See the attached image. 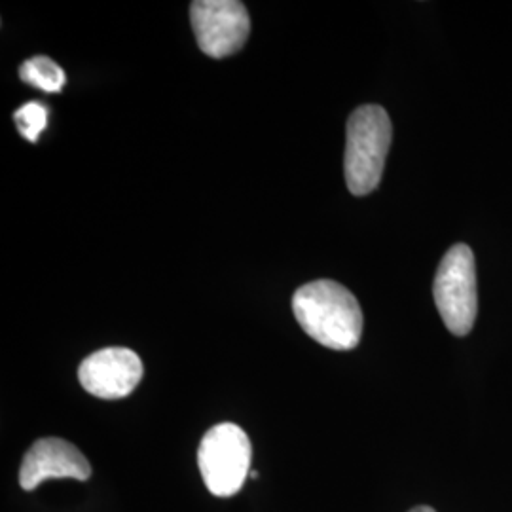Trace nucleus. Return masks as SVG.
<instances>
[{
	"label": "nucleus",
	"mask_w": 512,
	"mask_h": 512,
	"mask_svg": "<svg viewBox=\"0 0 512 512\" xmlns=\"http://www.w3.org/2000/svg\"><path fill=\"white\" fill-rule=\"evenodd\" d=\"M410 512H435L431 507H416V509H412Z\"/></svg>",
	"instance_id": "obj_10"
},
{
	"label": "nucleus",
	"mask_w": 512,
	"mask_h": 512,
	"mask_svg": "<svg viewBox=\"0 0 512 512\" xmlns=\"http://www.w3.org/2000/svg\"><path fill=\"white\" fill-rule=\"evenodd\" d=\"M293 311L304 332L325 348L349 351L361 342V306L336 281L319 279L300 287L293 296Z\"/></svg>",
	"instance_id": "obj_1"
},
{
	"label": "nucleus",
	"mask_w": 512,
	"mask_h": 512,
	"mask_svg": "<svg viewBox=\"0 0 512 512\" xmlns=\"http://www.w3.org/2000/svg\"><path fill=\"white\" fill-rule=\"evenodd\" d=\"M90 476L92 467L74 444L57 437H46L38 439L21 461L19 486L33 492L50 478H74L84 482Z\"/></svg>",
	"instance_id": "obj_7"
},
{
	"label": "nucleus",
	"mask_w": 512,
	"mask_h": 512,
	"mask_svg": "<svg viewBox=\"0 0 512 512\" xmlns=\"http://www.w3.org/2000/svg\"><path fill=\"white\" fill-rule=\"evenodd\" d=\"M433 294L446 329L456 336H467L475 325L478 310L475 256L471 247L459 243L448 249L440 262Z\"/></svg>",
	"instance_id": "obj_4"
},
{
	"label": "nucleus",
	"mask_w": 512,
	"mask_h": 512,
	"mask_svg": "<svg viewBox=\"0 0 512 512\" xmlns=\"http://www.w3.org/2000/svg\"><path fill=\"white\" fill-rule=\"evenodd\" d=\"M391 120L378 105H365L349 116L346 139V183L353 196L378 188L391 147Z\"/></svg>",
	"instance_id": "obj_2"
},
{
	"label": "nucleus",
	"mask_w": 512,
	"mask_h": 512,
	"mask_svg": "<svg viewBox=\"0 0 512 512\" xmlns=\"http://www.w3.org/2000/svg\"><path fill=\"white\" fill-rule=\"evenodd\" d=\"M251 478H258V473H256V471H251Z\"/></svg>",
	"instance_id": "obj_11"
},
{
	"label": "nucleus",
	"mask_w": 512,
	"mask_h": 512,
	"mask_svg": "<svg viewBox=\"0 0 512 512\" xmlns=\"http://www.w3.org/2000/svg\"><path fill=\"white\" fill-rule=\"evenodd\" d=\"M14 120L18 124L21 137H25L31 143H37L40 133L46 129V124H48V109L38 101H31L16 110Z\"/></svg>",
	"instance_id": "obj_9"
},
{
	"label": "nucleus",
	"mask_w": 512,
	"mask_h": 512,
	"mask_svg": "<svg viewBox=\"0 0 512 512\" xmlns=\"http://www.w3.org/2000/svg\"><path fill=\"white\" fill-rule=\"evenodd\" d=\"M251 461V440L236 423H219L203 435L198 465L211 494L217 497L238 494L251 475Z\"/></svg>",
	"instance_id": "obj_3"
},
{
	"label": "nucleus",
	"mask_w": 512,
	"mask_h": 512,
	"mask_svg": "<svg viewBox=\"0 0 512 512\" xmlns=\"http://www.w3.org/2000/svg\"><path fill=\"white\" fill-rule=\"evenodd\" d=\"M19 78L42 92H61L65 86L63 69L55 63L54 59H50L46 55H35L31 59H27L19 67Z\"/></svg>",
	"instance_id": "obj_8"
},
{
	"label": "nucleus",
	"mask_w": 512,
	"mask_h": 512,
	"mask_svg": "<svg viewBox=\"0 0 512 512\" xmlns=\"http://www.w3.org/2000/svg\"><path fill=\"white\" fill-rule=\"evenodd\" d=\"M143 378V363L135 351L128 348L99 349L86 357L78 368L82 387L99 399H124Z\"/></svg>",
	"instance_id": "obj_6"
},
{
	"label": "nucleus",
	"mask_w": 512,
	"mask_h": 512,
	"mask_svg": "<svg viewBox=\"0 0 512 512\" xmlns=\"http://www.w3.org/2000/svg\"><path fill=\"white\" fill-rule=\"evenodd\" d=\"M190 19L203 54L215 59L239 52L251 33L249 12L238 0H196Z\"/></svg>",
	"instance_id": "obj_5"
}]
</instances>
